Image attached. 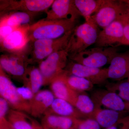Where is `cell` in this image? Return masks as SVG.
I'll return each mask as SVG.
<instances>
[{"mask_svg": "<svg viewBox=\"0 0 129 129\" xmlns=\"http://www.w3.org/2000/svg\"><path fill=\"white\" fill-rule=\"evenodd\" d=\"M77 21L72 19L47 20L45 19L28 25L26 35L28 42L40 39H53L62 37L76 27Z\"/></svg>", "mask_w": 129, "mask_h": 129, "instance_id": "6da1fadb", "label": "cell"}, {"mask_svg": "<svg viewBox=\"0 0 129 129\" xmlns=\"http://www.w3.org/2000/svg\"><path fill=\"white\" fill-rule=\"evenodd\" d=\"M99 27L91 17L84 23L74 29L65 50L69 57L87 49L95 44L98 37Z\"/></svg>", "mask_w": 129, "mask_h": 129, "instance_id": "7a4b0ae2", "label": "cell"}, {"mask_svg": "<svg viewBox=\"0 0 129 129\" xmlns=\"http://www.w3.org/2000/svg\"><path fill=\"white\" fill-rule=\"evenodd\" d=\"M118 51V47H96L87 48L69 58L75 62L85 66L101 68L106 64H110Z\"/></svg>", "mask_w": 129, "mask_h": 129, "instance_id": "3957f363", "label": "cell"}, {"mask_svg": "<svg viewBox=\"0 0 129 129\" xmlns=\"http://www.w3.org/2000/svg\"><path fill=\"white\" fill-rule=\"evenodd\" d=\"M69 55L65 49L51 54L40 63L39 69L43 78V85L50 84L52 81L64 73Z\"/></svg>", "mask_w": 129, "mask_h": 129, "instance_id": "277c9868", "label": "cell"}, {"mask_svg": "<svg viewBox=\"0 0 129 129\" xmlns=\"http://www.w3.org/2000/svg\"><path fill=\"white\" fill-rule=\"evenodd\" d=\"M16 87L0 67V95L6 100L12 109L30 113L29 102L19 94Z\"/></svg>", "mask_w": 129, "mask_h": 129, "instance_id": "5b68a950", "label": "cell"}, {"mask_svg": "<svg viewBox=\"0 0 129 129\" xmlns=\"http://www.w3.org/2000/svg\"><path fill=\"white\" fill-rule=\"evenodd\" d=\"M54 0H21L1 2V14L5 15L11 12H22L34 14L47 11Z\"/></svg>", "mask_w": 129, "mask_h": 129, "instance_id": "8992f818", "label": "cell"}, {"mask_svg": "<svg viewBox=\"0 0 129 129\" xmlns=\"http://www.w3.org/2000/svg\"><path fill=\"white\" fill-rule=\"evenodd\" d=\"M74 30L57 39L35 41L33 42L34 59L41 62L54 52L66 49Z\"/></svg>", "mask_w": 129, "mask_h": 129, "instance_id": "52a82bcc", "label": "cell"}, {"mask_svg": "<svg viewBox=\"0 0 129 129\" xmlns=\"http://www.w3.org/2000/svg\"><path fill=\"white\" fill-rule=\"evenodd\" d=\"M66 73L84 78L94 85L104 84L108 79V68H97L85 66L71 60L65 69Z\"/></svg>", "mask_w": 129, "mask_h": 129, "instance_id": "ba28073f", "label": "cell"}, {"mask_svg": "<svg viewBox=\"0 0 129 129\" xmlns=\"http://www.w3.org/2000/svg\"><path fill=\"white\" fill-rule=\"evenodd\" d=\"M124 41L123 29L121 22L116 20L99 31L95 43L97 47H118Z\"/></svg>", "mask_w": 129, "mask_h": 129, "instance_id": "9c48e42d", "label": "cell"}, {"mask_svg": "<svg viewBox=\"0 0 129 129\" xmlns=\"http://www.w3.org/2000/svg\"><path fill=\"white\" fill-rule=\"evenodd\" d=\"M96 106H103L107 109L118 112L129 113V102L124 101L115 92L108 90H99L91 97Z\"/></svg>", "mask_w": 129, "mask_h": 129, "instance_id": "30bf717a", "label": "cell"}, {"mask_svg": "<svg viewBox=\"0 0 129 129\" xmlns=\"http://www.w3.org/2000/svg\"><path fill=\"white\" fill-rule=\"evenodd\" d=\"M47 20L72 19L76 20L81 16L75 4L74 0H55L47 11Z\"/></svg>", "mask_w": 129, "mask_h": 129, "instance_id": "8fae6325", "label": "cell"}, {"mask_svg": "<svg viewBox=\"0 0 129 129\" xmlns=\"http://www.w3.org/2000/svg\"><path fill=\"white\" fill-rule=\"evenodd\" d=\"M121 5L122 0H105L101 7L91 18L99 27L103 29L117 20Z\"/></svg>", "mask_w": 129, "mask_h": 129, "instance_id": "7c38bea8", "label": "cell"}, {"mask_svg": "<svg viewBox=\"0 0 129 129\" xmlns=\"http://www.w3.org/2000/svg\"><path fill=\"white\" fill-rule=\"evenodd\" d=\"M23 56H4L1 57L0 67L4 71L16 77H19L27 83L29 69L27 68L29 60Z\"/></svg>", "mask_w": 129, "mask_h": 129, "instance_id": "4fadbf2b", "label": "cell"}, {"mask_svg": "<svg viewBox=\"0 0 129 129\" xmlns=\"http://www.w3.org/2000/svg\"><path fill=\"white\" fill-rule=\"evenodd\" d=\"M108 68V78L116 81L123 80L129 77V50L118 52L113 58Z\"/></svg>", "mask_w": 129, "mask_h": 129, "instance_id": "5bb4252c", "label": "cell"}, {"mask_svg": "<svg viewBox=\"0 0 129 129\" xmlns=\"http://www.w3.org/2000/svg\"><path fill=\"white\" fill-rule=\"evenodd\" d=\"M27 25L16 28L1 42L2 49L9 52L16 53H19L24 50L29 42L26 35V29Z\"/></svg>", "mask_w": 129, "mask_h": 129, "instance_id": "9a60e30c", "label": "cell"}, {"mask_svg": "<svg viewBox=\"0 0 129 129\" xmlns=\"http://www.w3.org/2000/svg\"><path fill=\"white\" fill-rule=\"evenodd\" d=\"M55 98L51 91L46 90H40L29 102L30 115L36 118L44 115Z\"/></svg>", "mask_w": 129, "mask_h": 129, "instance_id": "2e32d148", "label": "cell"}, {"mask_svg": "<svg viewBox=\"0 0 129 129\" xmlns=\"http://www.w3.org/2000/svg\"><path fill=\"white\" fill-rule=\"evenodd\" d=\"M79 119L46 112L42 119L43 129H77Z\"/></svg>", "mask_w": 129, "mask_h": 129, "instance_id": "e0dca14e", "label": "cell"}, {"mask_svg": "<svg viewBox=\"0 0 129 129\" xmlns=\"http://www.w3.org/2000/svg\"><path fill=\"white\" fill-rule=\"evenodd\" d=\"M63 73L51 83V90L56 98L65 100L75 107L79 92L72 89L68 85L63 77Z\"/></svg>", "mask_w": 129, "mask_h": 129, "instance_id": "ac0fdd59", "label": "cell"}, {"mask_svg": "<svg viewBox=\"0 0 129 129\" xmlns=\"http://www.w3.org/2000/svg\"><path fill=\"white\" fill-rule=\"evenodd\" d=\"M6 116L14 129H43L41 125L24 112L10 109Z\"/></svg>", "mask_w": 129, "mask_h": 129, "instance_id": "d6986e66", "label": "cell"}, {"mask_svg": "<svg viewBox=\"0 0 129 129\" xmlns=\"http://www.w3.org/2000/svg\"><path fill=\"white\" fill-rule=\"evenodd\" d=\"M97 107V106H96ZM129 113L118 112L108 109L97 108L91 118L94 119L102 128L105 129L114 125Z\"/></svg>", "mask_w": 129, "mask_h": 129, "instance_id": "ffe728a7", "label": "cell"}, {"mask_svg": "<svg viewBox=\"0 0 129 129\" xmlns=\"http://www.w3.org/2000/svg\"><path fill=\"white\" fill-rule=\"evenodd\" d=\"M46 112L60 116L79 119L88 118L68 102L56 98Z\"/></svg>", "mask_w": 129, "mask_h": 129, "instance_id": "44dd1931", "label": "cell"}, {"mask_svg": "<svg viewBox=\"0 0 129 129\" xmlns=\"http://www.w3.org/2000/svg\"><path fill=\"white\" fill-rule=\"evenodd\" d=\"M33 14L22 12H16L3 16L1 25H7L13 27L29 25Z\"/></svg>", "mask_w": 129, "mask_h": 129, "instance_id": "7402d4cb", "label": "cell"}, {"mask_svg": "<svg viewBox=\"0 0 129 129\" xmlns=\"http://www.w3.org/2000/svg\"><path fill=\"white\" fill-rule=\"evenodd\" d=\"M105 1V0H74L76 8L85 21L98 11Z\"/></svg>", "mask_w": 129, "mask_h": 129, "instance_id": "603a6c76", "label": "cell"}, {"mask_svg": "<svg viewBox=\"0 0 129 129\" xmlns=\"http://www.w3.org/2000/svg\"><path fill=\"white\" fill-rule=\"evenodd\" d=\"M75 107L88 118H92L97 107L91 97L85 92H79Z\"/></svg>", "mask_w": 129, "mask_h": 129, "instance_id": "cb8c5ba5", "label": "cell"}, {"mask_svg": "<svg viewBox=\"0 0 129 129\" xmlns=\"http://www.w3.org/2000/svg\"><path fill=\"white\" fill-rule=\"evenodd\" d=\"M64 80L70 87L76 92H85L92 89L94 85L84 78L69 75L65 71L63 74Z\"/></svg>", "mask_w": 129, "mask_h": 129, "instance_id": "d4e9b609", "label": "cell"}, {"mask_svg": "<svg viewBox=\"0 0 129 129\" xmlns=\"http://www.w3.org/2000/svg\"><path fill=\"white\" fill-rule=\"evenodd\" d=\"M29 78L25 86L32 90L34 94L39 91L44 84L43 76L39 68H33L29 69L28 72Z\"/></svg>", "mask_w": 129, "mask_h": 129, "instance_id": "484cf974", "label": "cell"}, {"mask_svg": "<svg viewBox=\"0 0 129 129\" xmlns=\"http://www.w3.org/2000/svg\"><path fill=\"white\" fill-rule=\"evenodd\" d=\"M117 20L122 23L123 29L124 45H129V9L125 0H122V5Z\"/></svg>", "mask_w": 129, "mask_h": 129, "instance_id": "4316f807", "label": "cell"}, {"mask_svg": "<svg viewBox=\"0 0 129 129\" xmlns=\"http://www.w3.org/2000/svg\"><path fill=\"white\" fill-rule=\"evenodd\" d=\"M118 81L115 83H106V88L108 90L115 92L124 101L129 102V82L128 80Z\"/></svg>", "mask_w": 129, "mask_h": 129, "instance_id": "83f0119b", "label": "cell"}, {"mask_svg": "<svg viewBox=\"0 0 129 129\" xmlns=\"http://www.w3.org/2000/svg\"><path fill=\"white\" fill-rule=\"evenodd\" d=\"M101 128L94 119L87 118L79 119L77 129H101Z\"/></svg>", "mask_w": 129, "mask_h": 129, "instance_id": "f1b7e54d", "label": "cell"}, {"mask_svg": "<svg viewBox=\"0 0 129 129\" xmlns=\"http://www.w3.org/2000/svg\"><path fill=\"white\" fill-rule=\"evenodd\" d=\"M17 91L25 101L30 102L34 96L32 90L27 86L18 87Z\"/></svg>", "mask_w": 129, "mask_h": 129, "instance_id": "f546056e", "label": "cell"}, {"mask_svg": "<svg viewBox=\"0 0 129 129\" xmlns=\"http://www.w3.org/2000/svg\"><path fill=\"white\" fill-rule=\"evenodd\" d=\"M106 129H129V114L114 125Z\"/></svg>", "mask_w": 129, "mask_h": 129, "instance_id": "4dcf8cb0", "label": "cell"}, {"mask_svg": "<svg viewBox=\"0 0 129 129\" xmlns=\"http://www.w3.org/2000/svg\"><path fill=\"white\" fill-rule=\"evenodd\" d=\"M9 105L6 100L0 97V118H6L9 109Z\"/></svg>", "mask_w": 129, "mask_h": 129, "instance_id": "1f68e13d", "label": "cell"}, {"mask_svg": "<svg viewBox=\"0 0 129 129\" xmlns=\"http://www.w3.org/2000/svg\"><path fill=\"white\" fill-rule=\"evenodd\" d=\"M16 28L7 25H1V28H0L1 42H2L6 37L9 35Z\"/></svg>", "mask_w": 129, "mask_h": 129, "instance_id": "d6a6232c", "label": "cell"}, {"mask_svg": "<svg viewBox=\"0 0 129 129\" xmlns=\"http://www.w3.org/2000/svg\"><path fill=\"white\" fill-rule=\"evenodd\" d=\"M0 129H14L6 118H0Z\"/></svg>", "mask_w": 129, "mask_h": 129, "instance_id": "836d02e7", "label": "cell"}, {"mask_svg": "<svg viewBox=\"0 0 129 129\" xmlns=\"http://www.w3.org/2000/svg\"><path fill=\"white\" fill-rule=\"evenodd\" d=\"M126 3H127L129 9V0H125Z\"/></svg>", "mask_w": 129, "mask_h": 129, "instance_id": "e575fe53", "label": "cell"}, {"mask_svg": "<svg viewBox=\"0 0 129 129\" xmlns=\"http://www.w3.org/2000/svg\"><path fill=\"white\" fill-rule=\"evenodd\" d=\"M128 82H129V77H128Z\"/></svg>", "mask_w": 129, "mask_h": 129, "instance_id": "d590c367", "label": "cell"}]
</instances>
